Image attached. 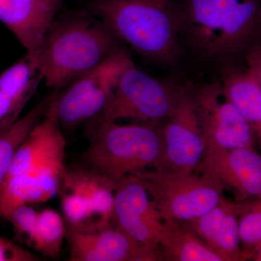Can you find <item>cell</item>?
I'll list each match as a JSON object with an SVG mask.
<instances>
[{"instance_id":"1","label":"cell","mask_w":261,"mask_h":261,"mask_svg":"<svg viewBox=\"0 0 261 261\" xmlns=\"http://www.w3.org/2000/svg\"><path fill=\"white\" fill-rule=\"evenodd\" d=\"M182 37L202 61L224 65L261 44V0H179Z\"/></svg>"},{"instance_id":"2","label":"cell","mask_w":261,"mask_h":261,"mask_svg":"<svg viewBox=\"0 0 261 261\" xmlns=\"http://www.w3.org/2000/svg\"><path fill=\"white\" fill-rule=\"evenodd\" d=\"M87 10L147 61L173 65L182 53L179 0H89Z\"/></svg>"},{"instance_id":"3","label":"cell","mask_w":261,"mask_h":261,"mask_svg":"<svg viewBox=\"0 0 261 261\" xmlns=\"http://www.w3.org/2000/svg\"><path fill=\"white\" fill-rule=\"evenodd\" d=\"M66 142L61 127L46 113L17 149L0 190V218L20 205L41 203L61 190L66 174Z\"/></svg>"},{"instance_id":"4","label":"cell","mask_w":261,"mask_h":261,"mask_svg":"<svg viewBox=\"0 0 261 261\" xmlns=\"http://www.w3.org/2000/svg\"><path fill=\"white\" fill-rule=\"evenodd\" d=\"M122 49L119 39L88 10L58 14L42 44L44 82L50 88H64Z\"/></svg>"},{"instance_id":"5","label":"cell","mask_w":261,"mask_h":261,"mask_svg":"<svg viewBox=\"0 0 261 261\" xmlns=\"http://www.w3.org/2000/svg\"><path fill=\"white\" fill-rule=\"evenodd\" d=\"M92 140L83 154V167L116 185L128 175L159 169L163 153L161 122L92 124Z\"/></svg>"},{"instance_id":"6","label":"cell","mask_w":261,"mask_h":261,"mask_svg":"<svg viewBox=\"0 0 261 261\" xmlns=\"http://www.w3.org/2000/svg\"><path fill=\"white\" fill-rule=\"evenodd\" d=\"M135 175L145 185L163 221L185 222L195 219L224 198V185L202 173L147 169Z\"/></svg>"},{"instance_id":"7","label":"cell","mask_w":261,"mask_h":261,"mask_svg":"<svg viewBox=\"0 0 261 261\" xmlns=\"http://www.w3.org/2000/svg\"><path fill=\"white\" fill-rule=\"evenodd\" d=\"M132 61L126 49L117 51L61 92H53L47 114L54 118L61 129L93 121L106 110L120 75Z\"/></svg>"},{"instance_id":"8","label":"cell","mask_w":261,"mask_h":261,"mask_svg":"<svg viewBox=\"0 0 261 261\" xmlns=\"http://www.w3.org/2000/svg\"><path fill=\"white\" fill-rule=\"evenodd\" d=\"M181 87L147 74L132 61L120 75L106 110L91 123L121 119L161 122L172 114Z\"/></svg>"},{"instance_id":"9","label":"cell","mask_w":261,"mask_h":261,"mask_svg":"<svg viewBox=\"0 0 261 261\" xmlns=\"http://www.w3.org/2000/svg\"><path fill=\"white\" fill-rule=\"evenodd\" d=\"M163 126V153L159 169L195 172L203 159L206 146L195 89L181 85L176 108Z\"/></svg>"},{"instance_id":"10","label":"cell","mask_w":261,"mask_h":261,"mask_svg":"<svg viewBox=\"0 0 261 261\" xmlns=\"http://www.w3.org/2000/svg\"><path fill=\"white\" fill-rule=\"evenodd\" d=\"M195 91L205 151L254 148L253 128L225 97L219 82Z\"/></svg>"},{"instance_id":"11","label":"cell","mask_w":261,"mask_h":261,"mask_svg":"<svg viewBox=\"0 0 261 261\" xmlns=\"http://www.w3.org/2000/svg\"><path fill=\"white\" fill-rule=\"evenodd\" d=\"M70 261H161L160 247L137 243L112 222L68 226Z\"/></svg>"},{"instance_id":"12","label":"cell","mask_w":261,"mask_h":261,"mask_svg":"<svg viewBox=\"0 0 261 261\" xmlns=\"http://www.w3.org/2000/svg\"><path fill=\"white\" fill-rule=\"evenodd\" d=\"M111 221L137 243L160 247L163 220L136 175H128L115 187Z\"/></svg>"},{"instance_id":"13","label":"cell","mask_w":261,"mask_h":261,"mask_svg":"<svg viewBox=\"0 0 261 261\" xmlns=\"http://www.w3.org/2000/svg\"><path fill=\"white\" fill-rule=\"evenodd\" d=\"M195 171L232 189L237 202L261 198V154L254 148L206 150Z\"/></svg>"},{"instance_id":"14","label":"cell","mask_w":261,"mask_h":261,"mask_svg":"<svg viewBox=\"0 0 261 261\" xmlns=\"http://www.w3.org/2000/svg\"><path fill=\"white\" fill-rule=\"evenodd\" d=\"M245 201L223 199L205 214L190 221L178 222L200 238L222 261H247L252 255L244 251L240 241L239 217Z\"/></svg>"},{"instance_id":"15","label":"cell","mask_w":261,"mask_h":261,"mask_svg":"<svg viewBox=\"0 0 261 261\" xmlns=\"http://www.w3.org/2000/svg\"><path fill=\"white\" fill-rule=\"evenodd\" d=\"M220 84L226 99L249 122L261 145V84L255 72L233 63L224 65Z\"/></svg>"},{"instance_id":"16","label":"cell","mask_w":261,"mask_h":261,"mask_svg":"<svg viewBox=\"0 0 261 261\" xmlns=\"http://www.w3.org/2000/svg\"><path fill=\"white\" fill-rule=\"evenodd\" d=\"M56 17L20 0H0L2 22L27 51L42 47L49 24Z\"/></svg>"},{"instance_id":"17","label":"cell","mask_w":261,"mask_h":261,"mask_svg":"<svg viewBox=\"0 0 261 261\" xmlns=\"http://www.w3.org/2000/svg\"><path fill=\"white\" fill-rule=\"evenodd\" d=\"M116 185L106 178L82 166L67 171L61 191H68L78 195L93 211L100 226L112 221L114 191Z\"/></svg>"},{"instance_id":"18","label":"cell","mask_w":261,"mask_h":261,"mask_svg":"<svg viewBox=\"0 0 261 261\" xmlns=\"http://www.w3.org/2000/svg\"><path fill=\"white\" fill-rule=\"evenodd\" d=\"M159 246L164 260L222 261L200 238L173 220L163 221Z\"/></svg>"},{"instance_id":"19","label":"cell","mask_w":261,"mask_h":261,"mask_svg":"<svg viewBox=\"0 0 261 261\" xmlns=\"http://www.w3.org/2000/svg\"><path fill=\"white\" fill-rule=\"evenodd\" d=\"M51 96L53 94L42 99L27 114L20 117L9 129L0 135V190L17 149L33 128L45 116L53 97Z\"/></svg>"},{"instance_id":"20","label":"cell","mask_w":261,"mask_h":261,"mask_svg":"<svg viewBox=\"0 0 261 261\" xmlns=\"http://www.w3.org/2000/svg\"><path fill=\"white\" fill-rule=\"evenodd\" d=\"M67 229L61 215L51 209L39 212L37 226L29 245L44 256L56 257L61 252Z\"/></svg>"},{"instance_id":"21","label":"cell","mask_w":261,"mask_h":261,"mask_svg":"<svg viewBox=\"0 0 261 261\" xmlns=\"http://www.w3.org/2000/svg\"><path fill=\"white\" fill-rule=\"evenodd\" d=\"M239 229L242 247L252 257V252L261 241V198L245 201L239 217Z\"/></svg>"},{"instance_id":"22","label":"cell","mask_w":261,"mask_h":261,"mask_svg":"<svg viewBox=\"0 0 261 261\" xmlns=\"http://www.w3.org/2000/svg\"><path fill=\"white\" fill-rule=\"evenodd\" d=\"M38 215L39 212L35 209L29 205H23L12 211L7 220L13 224L18 236L29 245L37 226Z\"/></svg>"},{"instance_id":"23","label":"cell","mask_w":261,"mask_h":261,"mask_svg":"<svg viewBox=\"0 0 261 261\" xmlns=\"http://www.w3.org/2000/svg\"><path fill=\"white\" fill-rule=\"evenodd\" d=\"M38 257L0 235V261H36Z\"/></svg>"},{"instance_id":"24","label":"cell","mask_w":261,"mask_h":261,"mask_svg":"<svg viewBox=\"0 0 261 261\" xmlns=\"http://www.w3.org/2000/svg\"><path fill=\"white\" fill-rule=\"evenodd\" d=\"M244 57L246 65L255 72L261 84V44L247 51Z\"/></svg>"},{"instance_id":"25","label":"cell","mask_w":261,"mask_h":261,"mask_svg":"<svg viewBox=\"0 0 261 261\" xmlns=\"http://www.w3.org/2000/svg\"><path fill=\"white\" fill-rule=\"evenodd\" d=\"M20 1L34 5L56 17L59 13L64 0H20Z\"/></svg>"},{"instance_id":"26","label":"cell","mask_w":261,"mask_h":261,"mask_svg":"<svg viewBox=\"0 0 261 261\" xmlns=\"http://www.w3.org/2000/svg\"><path fill=\"white\" fill-rule=\"evenodd\" d=\"M252 260L261 261V241L252 252Z\"/></svg>"}]
</instances>
